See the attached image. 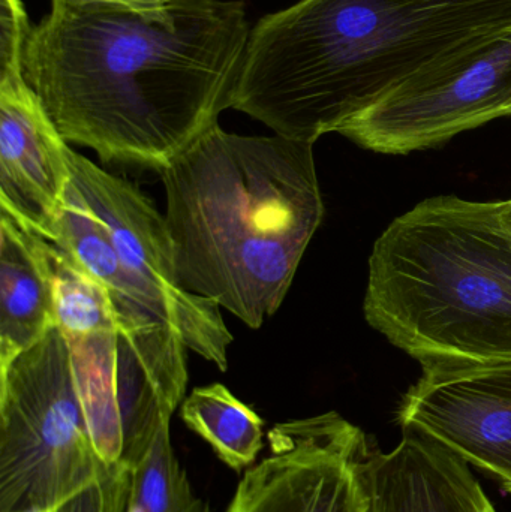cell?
I'll return each instance as SVG.
<instances>
[{"instance_id":"7a4b0ae2","label":"cell","mask_w":511,"mask_h":512,"mask_svg":"<svg viewBox=\"0 0 511 512\" xmlns=\"http://www.w3.org/2000/svg\"><path fill=\"white\" fill-rule=\"evenodd\" d=\"M511 32V0H300L252 26L231 108L314 143L408 78Z\"/></svg>"},{"instance_id":"52a82bcc","label":"cell","mask_w":511,"mask_h":512,"mask_svg":"<svg viewBox=\"0 0 511 512\" xmlns=\"http://www.w3.org/2000/svg\"><path fill=\"white\" fill-rule=\"evenodd\" d=\"M68 162L72 185L107 231L129 276L186 348L227 372L233 334L216 301L183 288L165 216L137 186L86 156L69 149Z\"/></svg>"},{"instance_id":"9c48e42d","label":"cell","mask_w":511,"mask_h":512,"mask_svg":"<svg viewBox=\"0 0 511 512\" xmlns=\"http://www.w3.org/2000/svg\"><path fill=\"white\" fill-rule=\"evenodd\" d=\"M419 430L511 495V363L423 370L398 409Z\"/></svg>"},{"instance_id":"8fae6325","label":"cell","mask_w":511,"mask_h":512,"mask_svg":"<svg viewBox=\"0 0 511 512\" xmlns=\"http://www.w3.org/2000/svg\"><path fill=\"white\" fill-rule=\"evenodd\" d=\"M366 484L371 512H497L470 465L419 430L372 451Z\"/></svg>"},{"instance_id":"4fadbf2b","label":"cell","mask_w":511,"mask_h":512,"mask_svg":"<svg viewBox=\"0 0 511 512\" xmlns=\"http://www.w3.org/2000/svg\"><path fill=\"white\" fill-rule=\"evenodd\" d=\"M51 243L74 256L104 286L126 324L132 327L168 325L158 306L129 276L107 231L72 182L66 189L65 203Z\"/></svg>"},{"instance_id":"ac0fdd59","label":"cell","mask_w":511,"mask_h":512,"mask_svg":"<svg viewBox=\"0 0 511 512\" xmlns=\"http://www.w3.org/2000/svg\"><path fill=\"white\" fill-rule=\"evenodd\" d=\"M93 2L119 6L155 23L167 24L174 20L173 0H93Z\"/></svg>"},{"instance_id":"7c38bea8","label":"cell","mask_w":511,"mask_h":512,"mask_svg":"<svg viewBox=\"0 0 511 512\" xmlns=\"http://www.w3.org/2000/svg\"><path fill=\"white\" fill-rule=\"evenodd\" d=\"M56 327L50 242L0 212V372Z\"/></svg>"},{"instance_id":"3957f363","label":"cell","mask_w":511,"mask_h":512,"mask_svg":"<svg viewBox=\"0 0 511 512\" xmlns=\"http://www.w3.org/2000/svg\"><path fill=\"white\" fill-rule=\"evenodd\" d=\"M183 288L258 330L320 228L314 143L215 125L159 171Z\"/></svg>"},{"instance_id":"e0dca14e","label":"cell","mask_w":511,"mask_h":512,"mask_svg":"<svg viewBox=\"0 0 511 512\" xmlns=\"http://www.w3.org/2000/svg\"><path fill=\"white\" fill-rule=\"evenodd\" d=\"M131 486V469L125 463L110 465L95 481L53 512H123Z\"/></svg>"},{"instance_id":"30bf717a","label":"cell","mask_w":511,"mask_h":512,"mask_svg":"<svg viewBox=\"0 0 511 512\" xmlns=\"http://www.w3.org/2000/svg\"><path fill=\"white\" fill-rule=\"evenodd\" d=\"M68 152L23 63L0 66V212L50 243L71 182Z\"/></svg>"},{"instance_id":"ffe728a7","label":"cell","mask_w":511,"mask_h":512,"mask_svg":"<svg viewBox=\"0 0 511 512\" xmlns=\"http://www.w3.org/2000/svg\"><path fill=\"white\" fill-rule=\"evenodd\" d=\"M30 512H53V511H30Z\"/></svg>"},{"instance_id":"8992f818","label":"cell","mask_w":511,"mask_h":512,"mask_svg":"<svg viewBox=\"0 0 511 512\" xmlns=\"http://www.w3.org/2000/svg\"><path fill=\"white\" fill-rule=\"evenodd\" d=\"M511 116V32L417 72L336 134L372 152L407 155Z\"/></svg>"},{"instance_id":"6da1fadb","label":"cell","mask_w":511,"mask_h":512,"mask_svg":"<svg viewBox=\"0 0 511 512\" xmlns=\"http://www.w3.org/2000/svg\"><path fill=\"white\" fill-rule=\"evenodd\" d=\"M161 24L93 0H50L24 78L68 143L161 171L231 108L252 26L242 0H173Z\"/></svg>"},{"instance_id":"d6986e66","label":"cell","mask_w":511,"mask_h":512,"mask_svg":"<svg viewBox=\"0 0 511 512\" xmlns=\"http://www.w3.org/2000/svg\"><path fill=\"white\" fill-rule=\"evenodd\" d=\"M506 210H507V215H509V218L511 219V200L506 201Z\"/></svg>"},{"instance_id":"277c9868","label":"cell","mask_w":511,"mask_h":512,"mask_svg":"<svg viewBox=\"0 0 511 512\" xmlns=\"http://www.w3.org/2000/svg\"><path fill=\"white\" fill-rule=\"evenodd\" d=\"M363 310L423 370L511 363L506 201L446 195L396 218L372 249Z\"/></svg>"},{"instance_id":"ba28073f","label":"cell","mask_w":511,"mask_h":512,"mask_svg":"<svg viewBox=\"0 0 511 512\" xmlns=\"http://www.w3.org/2000/svg\"><path fill=\"white\" fill-rule=\"evenodd\" d=\"M270 454L245 471L227 512H371V445L338 412L276 424Z\"/></svg>"},{"instance_id":"5bb4252c","label":"cell","mask_w":511,"mask_h":512,"mask_svg":"<svg viewBox=\"0 0 511 512\" xmlns=\"http://www.w3.org/2000/svg\"><path fill=\"white\" fill-rule=\"evenodd\" d=\"M180 417L239 474L254 466L263 450V418L218 382L194 388L180 405Z\"/></svg>"},{"instance_id":"5b68a950","label":"cell","mask_w":511,"mask_h":512,"mask_svg":"<svg viewBox=\"0 0 511 512\" xmlns=\"http://www.w3.org/2000/svg\"><path fill=\"white\" fill-rule=\"evenodd\" d=\"M59 328L0 372V512L53 511L105 469Z\"/></svg>"},{"instance_id":"9a60e30c","label":"cell","mask_w":511,"mask_h":512,"mask_svg":"<svg viewBox=\"0 0 511 512\" xmlns=\"http://www.w3.org/2000/svg\"><path fill=\"white\" fill-rule=\"evenodd\" d=\"M57 328L68 337H83L126 324L104 286L59 246L50 243Z\"/></svg>"},{"instance_id":"2e32d148","label":"cell","mask_w":511,"mask_h":512,"mask_svg":"<svg viewBox=\"0 0 511 512\" xmlns=\"http://www.w3.org/2000/svg\"><path fill=\"white\" fill-rule=\"evenodd\" d=\"M123 512H212L195 493L174 453L170 426L159 432L146 456L132 466Z\"/></svg>"}]
</instances>
